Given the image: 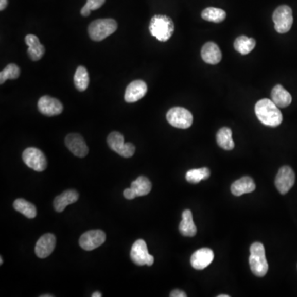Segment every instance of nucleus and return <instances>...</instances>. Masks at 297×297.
<instances>
[{
	"label": "nucleus",
	"mask_w": 297,
	"mask_h": 297,
	"mask_svg": "<svg viewBox=\"0 0 297 297\" xmlns=\"http://www.w3.org/2000/svg\"><path fill=\"white\" fill-rule=\"evenodd\" d=\"M254 110L258 120L264 125L275 127L283 123V114L272 100H259L256 103Z\"/></svg>",
	"instance_id": "1"
},
{
	"label": "nucleus",
	"mask_w": 297,
	"mask_h": 297,
	"mask_svg": "<svg viewBox=\"0 0 297 297\" xmlns=\"http://www.w3.org/2000/svg\"><path fill=\"white\" fill-rule=\"evenodd\" d=\"M149 30L156 39L165 42L170 39L174 31V23L172 19L166 15H154L150 20Z\"/></svg>",
	"instance_id": "2"
},
{
	"label": "nucleus",
	"mask_w": 297,
	"mask_h": 297,
	"mask_svg": "<svg viewBox=\"0 0 297 297\" xmlns=\"http://www.w3.org/2000/svg\"><path fill=\"white\" fill-rule=\"evenodd\" d=\"M250 265L252 272L255 276L263 277L267 274L268 264L265 248L262 243L255 242L250 247Z\"/></svg>",
	"instance_id": "3"
},
{
	"label": "nucleus",
	"mask_w": 297,
	"mask_h": 297,
	"mask_svg": "<svg viewBox=\"0 0 297 297\" xmlns=\"http://www.w3.org/2000/svg\"><path fill=\"white\" fill-rule=\"evenodd\" d=\"M117 29V23L112 19H97L89 26V35L94 42H101L114 33Z\"/></svg>",
	"instance_id": "4"
},
{
	"label": "nucleus",
	"mask_w": 297,
	"mask_h": 297,
	"mask_svg": "<svg viewBox=\"0 0 297 297\" xmlns=\"http://www.w3.org/2000/svg\"><path fill=\"white\" fill-rule=\"evenodd\" d=\"M167 121L172 127L179 129H187L194 121V116L189 111L181 107L171 108L167 112Z\"/></svg>",
	"instance_id": "5"
},
{
	"label": "nucleus",
	"mask_w": 297,
	"mask_h": 297,
	"mask_svg": "<svg viewBox=\"0 0 297 297\" xmlns=\"http://www.w3.org/2000/svg\"><path fill=\"white\" fill-rule=\"evenodd\" d=\"M275 29L279 33H286L291 30L293 24L292 10L287 5L279 6L272 15Z\"/></svg>",
	"instance_id": "6"
},
{
	"label": "nucleus",
	"mask_w": 297,
	"mask_h": 297,
	"mask_svg": "<svg viewBox=\"0 0 297 297\" xmlns=\"http://www.w3.org/2000/svg\"><path fill=\"white\" fill-rule=\"evenodd\" d=\"M108 145L113 151L124 158H131L135 154V147L133 144L129 142L125 143L123 135L117 131H113L109 134Z\"/></svg>",
	"instance_id": "7"
},
{
	"label": "nucleus",
	"mask_w": 297,
	"mask_h": 297,
	"mask_svg": "<svg viewBox=\"0 0 297 297\" xmlns=\"http://www.w3.org/2000/svg\"><path fill=\"white\" fill-rule=\"evenodd\" d=\"M23 162L37 172H42L47 167V160L42 150L38 148H27L23 153Z\"/></svg>",
	"instance_id": "8"
},
{
	"label": "nucleus",
	"mask_w": 297,
	"mask_h": 297,
	"mask_svg": "<svg viewBox=\"0 0 297 297\" xmlns=\"http://www.w3.org/2000/svg\"><path fill=\"white\" fill-rule=\"evenodd\" d=\"M131 258L138 266H152L154 262L153 256L148 252L147 244L143 239H138L131 247Z\"/></svg>",
	"instance_id": "9"
},
{
	"label": "nucleus",
	"mask_w": 297,
	"mask_h": 297,
	"mask_svg": "<svg viewBox=\"0 0 297 297\" xmlns=\"http://www.w3.org/2000/svg\"><path fill=\"white\" fill-rule=\"evenodd\" d=\"M295 175L292 168L289 166H283L279 169L276 174L275 185L279 193L285 195L291 190L295 184Z\"/></svg>",
	"instance_id": "10"
},
{
	"label": "nucleus",
	"mask_w": 297,
	"mask_h": 297,
	"mask_svg": "<svg viewBox=\"0 0 297 297\" xmlns=\"http://www.w3.org/2000/svg\"><path fill=\"white\" fill-rule=\"evenodd\" d=\"M106 240V234L101 230L87 231L80 237L79 246L87 251L95 250Z\"/></svg>",
	"instance_id": "11"
},
{
	"label": "nucleus",
	"mask_w": 297,
	"mask_h": 297,
	"mask_svg": "<svg viewBox=\"0 0 297 297\" xmlns=\"http://www.w3.org/2000/svg\"><path fill=\"white\" fill-rule=\"evenodd\" d=\"M38 108L42 114L47 116H57L61 114L64 110V107L60 100L47 95L40 98Z\"/></svg>",
	"instance_id": "12"
},
{
	"label": "nucleus",
	"mask_w": 297,
	"mask_h": 297,
	"mask_svg": "<svg viewBox=\"0 0 297 297\" xmlns=\"http://www.w3.org/2000/svg\"><path fill=\"white\" fill-rule=\"evenodd\" d=\"M65 146L75 156L83 158L89 154V147L79 134H69L65 137Z\"/></svg>",
	"instance_id": "13"
},
{
	"label": "nucleus",
	"mask_w": 297,
	"mask_h": 297,
	"mask_svg": "<svg viewBox=\"0 0 297 297\" xmlns=\"http://www.w3.org/2000/svg\"><path fill=\"white\" fill-rule=\"evenodd\" d=\"M56 239L53 234H45L37 242L35 253L40 258H46L52 254L56 247Z\"/></svg>",
	"instance_id": "14"
},
{
	"label": "nucleus",
	"mask_w": 297,
	"mask_h": 297,
	"mask_svg": "<svg viewBox=\"0 0 297 297\" xmlns=\"http://www.w3.org/2000/svg\"><path fill=\"white\" fill-rule=\"evenodd\" d=\"M148 87L143 80H134L127 86L125 92V101L129 103L137 102L145 97L147 93Z\"/></svg>",
	"instance_id": "15"
},
{
	"label": "nucleus",
	"mask_w": 297,
	"mask_h": 297,
	"mask_svg": "<svg viewBox=\"0 0 297 297\" xmlns=\"http://www.w3.org/2000/svg\"><path fill=\"white\" fill-rule=\"evenodd\" d=\"M214 259V253L208 248L197 250L191 257V265L194 269L202 270L207 268Z\"/></svg>",
	"instance_id": "16"
},
{
	"label": "nucleus",
	"mask_w": 297,
	"mask_h": 297,
	"mask_svg": "<svg viewBox=\"0 0 297 297\" xmlns=\"http://www.w3.org/2000/svg\"><path fill=\"white\" fill-rule=\"evenodd\" d=\"M25 42L28 46L27 53L31 61H38L41 60L45 54V47L40 42L39 38L37 36L29 34L26 36Z\"/></svg>",
	"instance_id": "17"
},
{
	"label": "nucleus",
	"mask_w": 297,
	"mask_h": 297,
	"mask_svg": "<svg viewBox=\"0 0 297 297\" xmlns=\"http://www.w3.org/2000/svg\"><path fill=\"white\" fill-rule=\"evenodd\" d=\"M201 56L202 60L210 65L218 64L222 58V54L219 46L214 42H211L204 45L201 51Z\"/></svg>",
	"instance_id": "18"
},
{
	"label": "nucleus",
	"mask_w": 297,
	"mask_h": 297,
	"mask_svg": "<svg viewBox=\"0 0 297 297\" xmlns=\"http://www.w3.org/2000/svg\"><path fill=\"white\" fill-rule=\"evenodd\" d=\"M255 188V183L253 179L250 177L246 176L233 183L231 185V193L233 195L239 197L243 194H250L252 191H254Z\"/></svg>",
	"instance_id": "19"
},
{
	"label": "nucleus",
	"mask_w": 297,
	"mask_h": 297,
	"mask_svg": "<svg viewBox=\"0 0 297 297\" xmlns=\"http://www.w3.org/2000/svg\"><path fill=\"white\" fill-rule=\"evenodd\" d=\"M78 199H79L78 191L73 189L67 190L55 198V210L57 212H62L63 211H65L67 206L77 202Z\"/></svg>",
	"instance_id": "20"
},
{
	"label": "nucleus",
	"mask_w": 297,
	"mask_h": 297,
	"mask_svg": "<svg viewBox=\"0 0 297 297\" xmlns=\"http://www.w3.org/2000/svg\"><path fill=\"white\" fill-rule=\"evenodd\" d=\"M179 231L183 236L194 237L197 234V227L194 224L193 213L190 210H185L182 215V221L179 224Z\"/></svg>",
	"instance_id": "21"
},
{
	"label": "nucleus",
	"mask_w": 297,
	"mask_h": 297,
	"mask_svg": "<svg viewBox=\"0 0 297 297\" xmlns=\"http://www.w3.org/2000/svg\"><path fill=\"white\" fill-rule=\"evenodd\" d=\"M271 95L272 101L278 108H287L292 101L290 93L280 84H277L272 89Z\"/></svg>",
	"instance_id": "22"
},
{
	"label": "nucleus",
	"mask_w": 297,
	"mask_h": 297,
	"mask_svg": "<svg viewBox=\"0 0 297 297\" xmlns=\"http://www.w3.org/2000/svg\"><path fill=\"white\" fill-rule=\"evenodd\" d=\"M131 188L134 191L135 197H142L150 194L152 184L149 179L145 176H139L137 179L131 183Z\"/></svg>",
	"instance_id": "23"
},
{
	"label": "nucleus",
	"mask_w": 297,
	"mask_h": 297,
	"mask_svg": "<svg viewBox=\"0 0 297 297\" xmlns=\"http://www.w3.org/2000/svg\"><path fill=\"white\" fill-rule=\"evenodd\" d=\"M216 142L220 147L225 150H231L235 147L232 139V131L228 127H222L216 135Z\"/></svg>",
	"instance_id": "24"
},
{
	"label": "nucleus",
	"mask_w": 297,
	"mask_h": 297,
	"mask_svg": "<svg viewBox=\"0 0 297 297\" xmlns=\"http://www.w3.org/2000/svg\"><path fill=\"white\" fill-rule=\"evenodd\" d=\"M74 83L79 91L83 92L90 85V75L84 66H79L75 71Z\"/></svg>",
	"instance_id": "25"
},
{
	"label": "nucleus",
	"mask_w": 297,
	"mask_h": 297,
	"mask_svg": "<svg viewBox=\"0 0 297 297\" xmlns=\"http://www.w3.org/2000/svg\"><path fill=\"white\" fill-rule=\"evenodd\" d=\"M13 208L27 218L33 219L37 216V208L33 204L22 198L15 200L13 202Z\"/></svg>",
	"instance_id": "26"
},
{
	"label": "nucleus",
	"mask_w": 297,
	"mask_h": 297,
	"mask_svg": "<svg viewBox=\"0 0 297 297\" xmlns=\"http://www.w3.org/2000/svg\"><path fill=\"white\" fill-rule=\"evenodd\" d=\"M256 42L254 38H250L246 36H240L237 38L234 43L235 50L242 55H247L255 47Z\"/></svg>",
	"instance_id": "27"
},
{
	"label": "nucleus",
	"mask_w": 297,
	"mask_h": 297,
	"mask_svg": "<svg viewBox=\"0 0 297 297\" xmlns=\"http://www.w3.org/2000/svg\"><path fill=\"white\" fill-rule=\"evenodd\" d=\"M202 18L206 21L220 23L226 18V13L223 9L209 7L202 11Z\"/></svg>",
	"instance_id": "28"
},
{
	"label": "nucleus",
	"mask_w": 297,
	"mask_h": 297,
	"mask_svg": "<svg viewBox=\"0 0 297 297\" xmlns=\"http://www.w3.org/2000/svg\"><path fill=\"white\" fill-rule=\"evenodd\" d=\"M209 168H194L188 171L186 174V179L191 183H199L202 180H206L210 177Z\"/></svg>",
	"instance_id": "29"
},
{
	"label": "nucleus",
	"mask_w": 297,
	"mask_h": 297,
	"mask_svg": "<svg viewBox=\"0 0 297 297\" xmlns=\"http://www.w3.org/2000/svg\"><path fill=\"white\" fill-rule=\"evenodd\" d=\"M20 76V69L15 64H9L0 73V83L4 84L8 79H16Z\"/></svg>",
	"instance_id": "30"
},
{
	"label": "nucleus",
	"mask_w": 297,
	"mask_h": 297,
	"mask_svg": "<svg viewBox=\"0 0 297 297\" xmlns=\"http://www.w3.org/2000/svg\"><path fill=\"white\" fill-rule=\"evenodd\" d=\"M105 2L106 0H87L85 5L82 8L80 13L83 17H89L91 13V11L100 9Z\"/></svg>",
	"instance_id": "31"
},
{
	"label": "nucleus",
	"mask_w": 297,
	"mask_h": 297,
	"mask_svg": "<svg viewBox=\"0 0 297 297\" xmlns=\"http://www.w3.org/2000/svg\"><path fill=\"white\" fill-rule=\"evenodd\" d=\"M123 195L125 197V198L128 200H132L134 198H136L135 197V194H134V191H132L131 187L130 188H127V189L124 190L123 191Z\"/></svg>",
	"instance_id": "32"
},
{
	"label": "nucleus",
	"mask_w": 297,
	"mask_h": 297,
	"mask_svg": "<svg viewBox=\"0 0 297 297\" xmlns=\"http://www.w3.org/2000/svg\"><path fill=\"white\" fill-rule=\"evenodd\" d=\"M171 297H186V293L184 291H180V290H173L172 292L170 293Z\"/></svg>",
	"instance_id": "33"
},
{
	"label": "nucleus",
	"mask_w": 297,
	"mask_h": 297,
	"mask_svg": "<svg viewBox=\"0 0 297 297\" xmlns=\"http://www.w3.org/2000/svg\"><path fill=\"white\" fill-rule=\"evenodd\" d=\"M8 4H9L8 0H0V10H5L8 6Z\"/></svg>",
	"instance_id": "34"
},
{
	"label": "nucleus",
	"mask_w": 297,
	"mask_h": 297,
	"mask_svg": "<svg viewBox=\"0 0 297 297\" xmlns=\"http://www.w3.org/2000/svg\"><path fill=\"white\" fill-rule=\"evenodd\" d=\"M102 293L98 292V291H97V292H94V294L92 295V297H102Z\"/></svg>",
	"instance_id": "35"
},
{
	"label": "nucleus",
	"mask_w": 297,
	"mask_h": 297,
	"mask_svg": "<svg viewBox=\"0 0 297 297\" xmlns=\"http://www.w3.org/2000/svg\"><path fill=\"white\" fill-rule=\"evenodd\" d=\"M53 295H41V297H52Z\"/></svg>",
	"instance_id": "36"
},
{
	"label": "nucleus",
	"mask_w": 297,
	"mask_h": 297,
	"mask_svg": "<svg viewBox=\"0 0 297 297\" xmlns=\"http://www.w3.org/2000/svg\"><path fill=\"white\" fill-rule=\"evenodd\" d=\"M218 297H230L229 295H218Z\"/></svg>",
	"instance_id": "37"
},
{
	"label": "nucleus",
	"mask_w": 297,
	"mask_h": 297,
	"mask_svg": "<svg viewBox=\"0 0 297 297\" xmlns=\"http://www.w3.org/2000/svg\"><path fill=\"white\" fill-rule=\"evenodd\" d=\"M3 263H4V261H3V258H2V257H1V258H0V264H1V265H2Z\"/></svg>",
	"instance_id": "38"
}]
</instances>
